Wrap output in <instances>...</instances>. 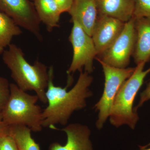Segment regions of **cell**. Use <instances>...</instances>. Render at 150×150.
<instances>
[{
	"label": "cell",
	"mask_w": 150,
	"mask_h": 150,
	"mask_svg": "<svg viewBox=\"0 0 150 150\" xmlns=\"http://www.w3.org/2000/svg\"><path fill=\"white\" fill-rule=\"evenodd\" d=\"M62 13L70 10L74 0H54Z\"/></svg>",
	"instance_id": "cell-21"
},
{
	"label": "cell",
	"mask_w": 150,
	"mask_h": 150,
	"mask_svg": "<svg viewBox=\"0 0 150 150\" xmlns=\"http://www.w3.org/2000/svg\"><path fill=\"white\" fill-rule=\"evenodd\" d=\"M21 33L20 27L13 20L0 11V54L11 43L13 37Z\"/></svg>",
	"instance_id": "cell-15"
},
{
	"label": "cell",
	"mask_w": 150,
	"mask_h": 150,
	"mask_svg": "<svg viewBox=\"0 0 150 150\" xmlns=\"http://www.w3.org/2000/svg\"><path fill=\"white\" fill-rule=\"evenodd\" d=\"M8 126V132L15 140L19 150H40L28 127L22 125Z\"/></svg>",
	"instance_id": "cell-16"
},
{
	"label": "cell",
	"mask_w": 150,
	"mask_h": 150,
	"mask_svg": "<svg viewBox=\"0 0 150 150\" xmlns=\"http://www.w3.org/2000/svg\"><path fill=\"white\" fill-rule=\"evenodd\" d=\"M38 100L36 95L29 94L16 84L10 83V94L1 119L7 126L22 125L34 132H40L43 128V110L37 104Z\"/></svg>",
	"instance_id": "cell-3"
},
{
	"label": "cell",
	"mask_w": 150,
	"mask_h": 150,
	"mask_svg": "<svg viewBox=\"0 0 150 150\" xmlns=\"http://www.w3.org/2000/svg\"><path fill=\"white\" fill-rule=\"evenodd\" d=\"M2 59L19 88L25 92L34 91L39 100L47 103L46 93L49 75L46 65L38 60L30 64L21 48L13 43L3 52Z\"/></svg>",
	"instance_id": "cell-2"
},
{
	"label": "cell",
	"mask_w": 150,
	"mask_h": 150,
	"mask_svg": "<svg viewBox=\"0 0 150 150\" xmlns=\"http://www.w3.org/2000/svg\"><path fill=\"white\" fill-rule=\"evenodd\" d=\"M150 146V143H149V144H148L145 145V146H139L140 149H142V148H146L149 147Z\"/></svg>",
	"instance_id": "cell-23"
},
{
	"label": "cell",
	"mask_w": 150,
	"mask_h": 150,
	"mask_svg": "<svg viewBox=\"0 0 150 150\" xmlns=\"http://www.w3.org/2000/svg\"><path fill=\"white\" fill-rule=\"evenodd\" d=\"M125 24V23L111 17L98 16L91 36L97 56L111 46L121 34Z\"/></svg>",
	"instance_id": "cell-9"
},
{
	"label": "cell",
	"mask_w": 150,
	"mask_h": 150,
	"mask_svg": "<svg viewBox=\"0 0 150 150\" xmlns=\"http://www.w3.org/2000/svg\"><path fill=\"white\" fill-rule=\"evenodd\" d=\"M98 15L127 22L133 17L135 0H96Z\"/></svg>",
	"instance_id": "cell-13"
},
{
	"label": "cell",
	"mask_w": 150,
	"mask_h": 150,
	"mask_svg": "<svg viewBox=\"0 0 150 150\" xmlns=\"http://www.w3.org/2000/svg\"><path fill=\"white\" fill-rule=\"evenodd\" d=\"M69 37L72 46V60L67 71L68 75L76 71H84L91 74L93 71V60L97 56L96 48L91 36L89 35L76 22Z\"/></svg>",
	"instance_id": "cell-6"
},
{
	"label": "cell",
	"mask_w": 150,
	"mask_h": 150,
	"mask_svg": "<svg viewBox=\"0 0 150 150\" xmlns=\"http://www.w3.org/2000/svg\"><path fill=\"white\" fill-rule=\"evenodd\" d=\"M72 22H76L91 36L98 13L96 0H74L69 11Z\"/></svg>",
	"instance_id": "cell-11"
},
{
	"label": "cell",
	"mask_w": 150,
	"mask_h": 150,
	"mask_svg": "<svg viewBox=\"0 0 150 150\" xmlns=\"http://www.w3.org/2000/svg\"><path fill=\"white\" fill-rule=\"evenodd\" d=\"M10 94V83L7 79L0 76V118Z\"/></svg>",
	"instance_id": "cell-17"
},
{
	"label": "cell",
	"mask_w": 150,
	"mask_h": 150,
	"mask_svg": "<svg viewBox=\"0 0 150 150\" xmlns=\"http://www.w3.org/2000/svg\"><path fill=\"white\" fill-rule=\"evenodd\" d=\"M150 100V81L147 85L144 91L140 94L139 101L138 105L134 108V110L137 112V110L139 108L142 107L145 102Z\"/></svg>",
	"instance_id": "cell-20"
},
{
	"label": "cell",
	"mask_w": 150,
	"mask_h": 150,
	"mask_svg": "<svg viewBox=\"0 0 150 150\" xmlns=\"http://www.w3.org/2000/svg\"><path fill=\"white\" fill-rule=\"evenodd\" d=\"M139 150H150V148H142V149H140Z\"/></svg>",
	"instance_id": "cell-24"
},
{
	"label": "cell",
	"mask_w": 150,
	"mask_h": 150,
	"mask_svg": "<svg viewBox=\"0 0 150 150\" xmlns=\"http://www.w3.org/2000/svg\"><path fill=\"white\" fill-rule=\"evenodd\" d=\"M34 6L40 22L48 31L59 27L62 13L54 0H34Z\"/></svg>",
	"instance_id": "cell-14"
},
{
	"label": "cell",
	"mask_w": 150,
	"mask_h": 150,
	"mask_svg": "<svg viewBox=\"0 0 150 150\" xmlns=\"http://www.w3.org/2000/svg\"><path fill=\"white\" fill-rule=\"evenodd\" d=\"M8 127L0 118V137L7 131Z\"/></svg>",
	"instance_id": "cell-22"
},
{
	"label": "cell",
	"mask_w": 150,
	"mask_h": 150,
	"mask_svg": "<svg viewBox=\"0 0 150 150\" xmlns=\"http://www.w3.org/2000/svg\"><path fill=\"white\" fill-rule=\"evenodd\" d=\"M146 64L142 62L137 65L134 72L125 81L116 95L109 116L112 126L119 127L127 125L132 130L135 129L139 116L133 108L134 100L145 78L150 73V67L144 70Z\"/></svg>",
	"instance_id": "cell-4"
},
{
	"label": "cell",
	"mask_w": 150,
	"mask_h": 150,
	"mask_svg": "<svg viewBox=\"0 0 150 150\" xmlns=\"http://www.w3.org/2000/svg\"><path fill=\"white\" fill-rule=\"evenodd\" d=\"M96 59L102 66L105 77L103 93L94 107L98 112L96 127L100 130L109 117L113 101L118 91L125 81L134 72L135 68H116L109 66L99 59Z\"/></svg>",
	"instance_id": "cell-5"
},
{
	"label": "cell",
	"mask_w": 150,
	"mask_h": 150,
	"mask_svg": "<svg viewBox=\"0 0 150 150\" xmlns=\"http://www.w3.org/2000/svg\"><path fill=\"white\" fill-rule=\"evenodd\" d=\"M136 42L135 18L133 17L125 23L121 34L111 46L96 59L111 67L126 68L134 54Z\"/></svg>",
	"instance_id": "cell-7"
},
{
	"label": "cell",
	"mask_w": 150,
	"mask_h": 150,
	"mask_svg": "<svg viewBox=\"0 0 150 150\" xmlns=\"http://www.w3.org/2000/svg\"><path fill=\"white\" fill-rule=\"evenodd\" d=\"M135 28L136 42L132 56L137 65L147 63L150 60V17L135 18Z\"/></svg>",
	"instance_id": "cell-12"
},
{
	"label": "cell",
	"mask_w": 150,
	"mask_h": 150,
	"mask_svg": "<svg viewBox=\"0 0 150 150\" xmlns=\"http://www.w3.org/2000/svg\"><path fill=\"white\" fill-rule=\"evenodd\" d=\"M0 11L12 19L20 27L42 40L41 22L34 6L28 0H0Z\"/></svg>",
	"instance_id": "cell-8"
},
{
	"label": "cell",
	"mask_w": 150,
	"mask_h": 150,
	"mask_svg": "<svg viewBox=\"0 0 150 150\" xmlns=\"http://www.w3.org/2000/svg\"><path fill=\"white\" fill-rule=\"evenodd\" d=\"M150 17V0H135L133 18Z\"/></svg>",
	"instance_id": "cell-18"
},
{
	"label": "cell",
	"mask_w": 150,
	"mask_h": 150,
	"mask_svg": "<svg viewBox=\"0 0 150 150\" xmlns=\"http://www.w3.org/2000/svg\"><path fill=\"white\" fill-rule=\"evenodd\" d=\"M62 131L67 135V143L64 146L56 142L53 143L49 146V150H93L90 139L91 130L87 126L71 123Z\"/></svg>",
	"instance_id": "cell-10"
},
{
	"label": "cell",
	"mask_w": 150,
	"mask_h": 150,
	"mask_svg": "<svg viewBox=\"0 0 150 150\" xmlns=\"http://www.w3.org/2000/svg\"><path fill=\"white\" fill-rule=\"evenodd\" d=\"M49 81L46 91L48 105L42 112L43 127L57 130L56 125L66 126L73 112L81 110L86 106L87 98L92 96L89 87L93 81L90 74L80 72L74 86L68 91L71 79L65 88L57 86L54 83V67L48 69Z\"/></svg>",
	"instance_id": "cell-1"
},
{
	"label": "cell",
	"mask_w": 150,
	"mask_h": 150,
	"mask_svg": "<svg viewBox=\"0 0 150 150\" xmlns=\"http://www.w3.org/2000/svg\"><path fill=\"white\" fill-rule=\"evenodd\" d=\"M0 150H19L15 140L8 130L0 137Z\"/></svg>",
	"instance_id": "cell-19"
}]
</instances>
